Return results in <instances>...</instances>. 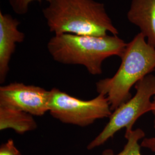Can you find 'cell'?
<instances>
[{
	"mask_svg": "<svg viewBox=\"0 0 155 155\" xmlns=\"http://www.w3.org/2000/svg\"><path fill=\"white\" fill-rule=\"evenodd\" d=\"M140 145L141 147L149 149L155 153V137H144Z\"/></svg>",
	"mask_w": 155,
	"mask_h": 155,
	"instance_id": "obj_13",
	"label": "cell"
},
{
	"mask_svg": "<svg viewBox=\"0 0 155 155\" xmlns=\"http://www.w3.org/2000/svg\"><path fill=\"white\" fill-rule=\"evenodd\" d=\"M153 97V99L152 101V103H153V110L152 111L153 114V116H154V120H153V127L155 129V94L154 95V96Z\"/></svg>",
	"mask_w": 155,
	"mask_h": 155,
	"instance_id": "obj_14",
	"label": "cell"
},
{
	"mask_svg": "<svg viewBox=\"0 0 155 155\" xmlns=\"http://www.w3.org/2000/svg\"><path fill=\"white\" fill-rule=\"evenodd\" d=\"M127 43L118 35L82 36L69 33L55 35L48 42L52 59L64 64L81 65L93 75L102 73V66L108 58H121Z\"/></svg>",
	"mask_w": 155,
	"mask_h": 155,
	"instance_id": "obj_2",
	"label": "cell"
},
{
	"mask_svg": "<svg viewBox=\"0 0 155 155\" xmlns=\"http://www.w3.org/2000/svg\"><path fill=\"white\" fill-rule=\"evenodd\" d=\"M43 14L51 32L82 36L118 35L103 3L94 0H50Z\"/></svg>",
	"mask_w": 155,
	"mask_h": 155,
	"instance_id": "obj_1",
	"label": "cell"
},
{
	"mask_svg": "<svg viewBox=\"0 0 155 155\" xmlns=\"http://www.w3.org/2000/svg\"><path fill=\"white\" fill-rule=\"evenodd\" d=\"M49 111L54 118L64 124L86 127L112 114L109 102L104 94L92 100H80L57 88L50 90Z\"/></svg>",
	"mask_w": 155,
	"mask_h": 155,
	"instance_id": "obj_5",
	"label": "cell"
},
{
	"mask_svg": "<svg viewBox=\"0 0 155 155\" xmlns=\"http://www.w3.org/2000/svg\"><path fill=\"white\" fill-rule=\"evenodd\" d=\"M51 92L34 85L15 82L0 87V106L43 116L49 111Z\"/></svg>",
	"mask_w": 155,
	"mask_h": 155,
	"instance_id": "obj_6",
	"label": "cell"
},
{
	"mask_svg": "<svg viewBox=\"0 0 155 155\" xmlns=\"http://www.w3.org/2000/svg\"><path fill=\"white\" fill-rule=\"evenodd\" d=\"M135 95L113 111L109 121L103 130L87 145L93 150L105 144L122 128L126 131L133 129L135 122L144 114L153 110L151 98L155 94V76L148 75L137 83Z\"/></svg>",
	"mask_w": 155,
	"mask_h": 155,
	"instance_id": "obj_4",
	"label": "cell"
},
{
	"mask_svg": "<svg viewBox=\"0 0 155 155\" xmlns=\"http://www.w3.org/2000/svg\"><path fill=\"white\" fill-rule=\"evenodd\" d=\"M0 155H22L12 139L8 140L0 147Z\"/></svg>",
	"mask_w": 155,
	"mask_h": 155,
	"instance_id": "obj_12",
	"label": "cell"
},
{
	"mask_svg": "<svg viewBox=\"0 0 155 155\" xmlns=\"http://www.w3.org/2000/svg\"><path fill=\"white\" fill-rule=\"evenodd\" d=\"M12 9L18 15H24L27 13L29 6L34 1L41 2L43 0H8ZM48 2L50 0H45Z\"/></svg>",
	"mask_w": 155,
	"mask_h": 155,
	"instance_id": "obj_11",
	"label": "cell"
},
{
	"mask_svg": "<svg viewBox=\"0 0 155 155\" xmlns=\"http://www.w3.org/2000/svg\"><path fill=\"white\" fill-rule=\"evenodd\" d=\"M37 127L38 124L32 115L16 109L0 106V130L11 129L22 134Z\"/></svg>",
	"mask_w": 155,
	"mask_h": 155,
	"instance_id": "obj_9",
	"label": "cell"
},
{
	"mask_svg": "<svg viewBox=\"0 0 155 155\" xmlns=\"http://www.w3.org/2000/svg\"><path fill=\"white\" fill-rule=\"evenodd\" d=\"M127 18L139 27L147 43L155 48V0H132Z\"/></svg>",
	"mask_w": 155,
	"mask_h": 155,
	"instance_id": "obj_8",
	"label": "cell"
},
{
	"mask_svg": "<svg viewBox=\"0 0 155 155\" xmlns=\"http://www.w3.org/2000/svg\"><path fill=\"white\" fill-rule=\"evenodd\" d=\"M121 59L120 66L112 77L96 83L97 92L106 96L112 111L132 97L133 86L155 71V48L139 32L127 43Z\"/></svg>",
	"mask_w": 155,
	"mask_h": 155,
	"instance_id": "obj_3",
	"label": "cell"
},
{
	"mask_svg": "<svg viewBox=\"0 0 155 155\" xmlns=\"http://www.w3.org/2000/svg\"><path fill=\"white\" fill-rule=\"evenodd\" d=\"M20 21L9 14L0 11V82L5 81L9 71V62L16 45L24 41L25 36L19 31Z\"/></svg>",
	"mask_w": 155,
	"mask_h": 155,
	"instance_id": "obj_7",
	"label": "cell"
},
{
	"mask_svg": "<svg viewBox=\"0 0 155 155\" xmlns=\"http://www.w3.org/2000/svg\"><path fill=\"white\" fill-rule=\"evenodd\" d=\"M145 136V132L140 128L126 131L125 137L127 139V143L120 152L116 154L113 150L107 149L103 151L101 155H142L139 141L144 139Z\"/></svg>",
	"mask_w": 155,
	"mask_h": 155,
	"instance_id": "obj_10",
	"label": "cell"
}]
</instances>
